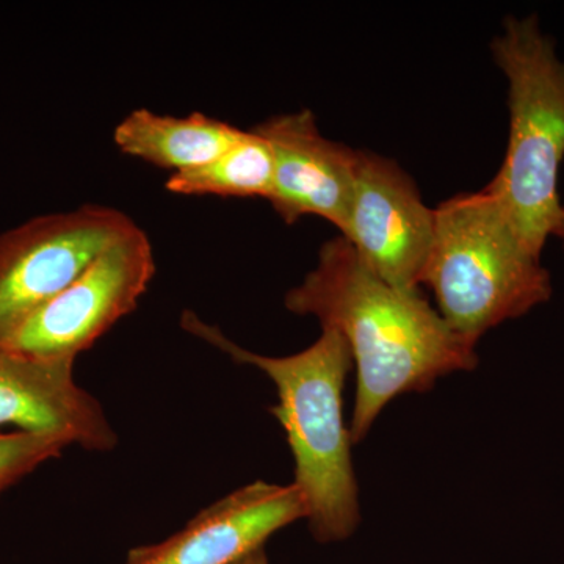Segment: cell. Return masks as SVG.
Masks as SVG:
<instances>
[{"mask_svg": "<svg viewBox=\"0 0 564 564\" xmlns=\"http://www.w3.org/2000/svg\"><path fill=\"white\" fill-rule=\"evenodd\" d=\"M293 314L339 332L356 364L352 444L361 443L395 397L425 392L437 378L469 372L475 345L458 336L419 291L375 274L343 236L323 243L317 267L285 295Z\"/></svg>", "mask_w": 564, "mask_h": 564, "instance_id": "obj_1", "label": "cell"}, {"mask_svg": "<svg viewBox=\"0 0 564 564\" xmlns=\"http://www.w3.org/2000/svg\"><path fill=\"white\" fill-rule=\"evenodd\" d=\"M154 274V248L137 225L0 347L44 361H76L115 323L137 310Z\"/></svg>", "mask_w": 564, "mask_h": 564, "instance_id": "obj_6", "label": "cell"}, {"mask_svg": "<svg viewBox=\"0 0 564 564\" xmlns=\"http://www.w3.org/2000/svg\"><path fill=\"white\" fill-rule=\"evenodd\" d=\"M242 133V129L202 111L172 117L135 109L118 122L113 141L122 154L176 174L214 161Z\"/></svg>", "mask_w": 564, "mask_h": 564, "instance_id": "obj_11", "label": "cell"}, {"mask_svg": "<svg viewBox=\"0 0 564 564\" xmlns=\"http://www.w3.org/2000/svg\"><path fill=\"white\" fill-rule=\"evenodd\" d=\"M234 564H270L269 558H267L265 549H256L251 554L245 555L243 558H240L239 562Z\"/></svg>", "mask_w": 564, "mask_h": 564, "instance_id": "obj_14", "label": "cell"}, {"mask_svg": "<svg viewBox=\"0 0 564 564\" xmlns=\"http://www.w3.org/2000/svg\"><path fill=\"white\" fill-rule=\"evenodd\" d=\"M272 144L274 182L269 203L288 225L307 215L345 232L358 150L322 135L311 110L278 115L254 126Z\"/></svg>", "mask_w": 564, "mask_h": 564, "instance_id": "obj_8", "label": "cell"}, {"mask_svg": "<svg viewBox=\"0 0 564 564\" xmlns=\"http://www.w3.org/2000/svg\"><path fill=\"white\" fill-rule=\"evenodd\" d=\"M135 226L124 212L88 204L0 234V344Z\"/></svg>", "mask_w": 564, "mask_h": 564, "instance_id": "obj_5", "label": "cell"}, {"mask_svg": "<svg viewBox=\"0 0 564 564\" xmlns=\"http://www.w3.org/2000/svg\"><path fill=\"white\" fill-rule=\"evenodd\" d=\"M68 447L65 440L52 434L0 433V496L44 463L61 458Z\"/></svg>", "mask_w": 564, "mask_h": 564, "instance_id": "obj_13", "label": "cell"}, {"mask_svg": "<svg viewBox=\"0 0 564 564\" xmlns=\"http://www.w3.org/2000/svg\"><path fill=\"white\" fill-rule=\"evenodd\" d=\"M491 51L508 79L510 139L502 166L485 191L541 256L563 210L564 62L536 17L508 18Z\"/></svg>", "mask_w": 564, "mask_h": 564, "instance_id": "obj_4", "label": "cell"}, {"mask_svg": "<svg viewBox=\"0 0 564 564\" xmlns=\"http://www.w3.org/2000/svg\"><path fill=\"white\" fill-rule=\"evenodd\" d=\"M182 325L273 381L278 403L270 413L284 429L295 459L293 485L303 494L311 532L321 543L350 536L359 524V505L351 433L344 422V388L352 356L343 334L322 326V336L306 350L273 358L245 350L195 314L185 313Z\"/></svg>", "mask_w": 564, "mask_h": 564, "instance_id": "obj_2", "label": "cell"}, {"mask_svg": "<svg viewBox=\"0 0 564 564\" xmlns=\"http://www.w3.org/2000/svg\"><path fill=\"white\" fill-rule=\"evenodd\" d=\"M434 209L392 159L358 151L347 229L359 259L389 284L419 291L434 240Z\"/></svg>", "mask_w": 564, "mask_h": 564, "instance_id": "obj_7", "label": "cell"}, {"mask_svg": "<svg viewBox=\"0 0 564 564\" xmlns=\"http://www.w3.org/2000/svg\"><path fill=\"white\" fill-rule=\"evenodd\" d=\"M434 240L421 284L441 317L477 345L488 329L547 302L551 274L486 192L459 193L434 209Z\"/></svg>", "mask_w": 564, "mask_h": 564, "instance_id": "obj_3", "label": "cell"}, {"mask_svg": "<svg viewBox=\"0 0 564 564\" xmlns=\"http://www.w3.org/2000/svg\"><path fill=\"white\" fill-rule=\"evenodd\" d=\"M74 362L44 361L0 347V430L13 426L62 437L85 451H113L117 433L101 403L74 380Z\"/></svg>", "mask_w": 564, "mask_h": 564, "instance_id": "obj_10", "label": "cell"}, {"mask_svg": "<svg viewBox=\"0 0 564 564\" xmlns=\"http://www.w3.org/2000/svg\"><path fill=\"white\" fill-rule=\"evenodd\" d=\"M552 236L556 237V239L562 240L564 245V206L562 214H560L558 220L555 223L554 231H552Z\"/></svg>", "mask_w": 564, "mask_h": 564, "instance_id": "obj_15", "label": "cell"}, {"mask_svg": "<svg viewBox=\"0 0 564 564\" xmlns=\"http://www.w3.org/2000/svg\"><path fill=\"white\" fill-rule=\"evenodd\" d=\"M274 154L261 133L243 131L242 137L206 165L170 174L166 191L185 196L263 198L273 192Z\"/></svg>", "mask_w": 564, "mask_h": 564, "instance_id": "obj_12", "label": "cell"}, {"mask_svg": "<svg viewBox=\"0 0 564 564\" xmlns=\"http://www.w3.org/2000/svg\"><path fill=\"white\" fill-rule=\"evenodd\" d=\"M306 516L295 485L254 481L210 505L161 543L132 549L124 564H234Z\"/></svg>", "mask_w": 564, "mask_h": 564, "instance_id": "obj_9", "label": "cell"}]
</instances>
